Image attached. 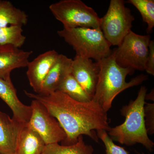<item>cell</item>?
Wrapping results in <instances>:
<instances>
[{
    "label": "cell",
    "instance_id": "cell-1",
    "mask_svg": "<svg viewBox=\"0 0 154 154\" xmlns=\"http://www.w3.org/2000/svg\"><path fill=\"white\" fill-rule=\"evenodd\" d=\"M24 92L29 98L43 104L56 119L66 135L61 145L74 144L83 135L99 142L95 130H105L107 132L110 128L107 112L93 100L86 103L78 102L59 91L48 96Z\"/></svg>",
    "mask_w": 154,
    "mask_h": 154
},
{
    "label": "cell",
    "instance_id": "cell-2",
    "mask_svg": "<svg viewBox=\"0 0 154 154\" xmlns=\"http://www.w3.org/2000/svg\"><path fill=\"white\" fill-rule=\"evenodd\" d=\"M99 63L100 71L93 100L106 112L112 107L113 99L118 94L127 89L140 85L148 79L147 75L141 74L126 82L127 76L133 74L134 72L117 64L113 50L109 56Z\"/></svg>",
    "mask_w": 154,
    "mask_h": 154
},
{
    "label": "cell",
    "instance_id": "cell-3",
    "mask_svg": "<svg viewBox=\"0 0 154 154\" xmlns=\"http://www.w3.org/2000/svg\"><path fill=\"white\" fill-rule=\"evenodd\" d=\"M146 93V87H141L135 100L122 108L121 114L125 117V121L120 125L110 128L107 132L112 139L121 144L131 146L140 143L152 152L154 143L149 137L145 124L144 106Z\"/></svg>",
    "mask_w": 154,
    "mask_h": 154
},
{
    "label": "cell",
    "instance_id": "cell-4",
    "mask_svg": "<svg viewBox=\"0 0 154 154\" xmlns=\"http://www.w3.org/2000/svg\"><path fill=\"white\" fill-rule=\"evenodd\" d=\"M57 33L72 47L76 55L99 62L109 56L112 52L111 46L100 29L63 28Z\"/></svg>",
    "mask_w": 154,
    "mask_h": 154
},
{
    "label": "cell",
    "instance_id": "cell-5",
    "mask_svg": "<svg viewBox=\"0 0 154 154\" xmlns=\"http://www.w3.org/2000/svg\"><path fill=\"white\" fill-rule=\"evenodd\" d=\"M49 8L63 28L100 29L101 18L93 8L81 0H61L51 5Z\"/></svg>",
    "mask_w": 154,
    "mask_h": 154
},
{
    "label": "cell",
    "instance_id": "cell-6",
    "mask_svg": "<svg viewBox=\"0 0 154 154\" xmlns=\"http://www.w3.org/2000/svg\"><path fill=\"white\" fill-rule=\"evenodd\" d=\"M123 0H111L106 14L101 18L100 29L111 46H119L131 31L135 20Z\"/></svg>",
    "mask_w": 154,
    "mask_h": 154
},
{
    "label": "cell",
    "instance_id": "cell-7",
    "mask_svg": "<svg viewBox=\"0 0 154 154\" xmlns=\"http://www.w3.org/2000/svg\"><path fill=\"white\" fill-rule=\"evenodd\" d=\"M150 40L149 34L139 35L131 31L120 45L113 49L116 63L121 67L134 72L145 70Z\"/></svg>",
    "mask_w": 154,
    "mask_h": 154
},
{
    "label": "cell",
    "instance_id": "cell-8",
    "mask_svg": "<svg viewBox=\"0 0 154 154\" xmlns=\"http://www.w3.org/2000/svg\"><path fill=\"white\" fill-rule=\"evenodd\" d=\"M32 114L27 125L41 137L45 145L63 141L66 134L60 124L43 104L33 99Z\"/></svg>",
    "mask_w": 154,
    "mask_h": 154
},
{
    "label": "cell",
    "instance_id": "cell-9",
    "mask_svg": "<svg viewBox=\"0 0 154 154\" xmlns=\"http://www.w3.org/2000/svg\"><path fill=\"white\" fill-rule=\"evenodd\" d=\"M100 66L99 62L76 55L73 60L71 74L92 98L98 83Z\"/></svg>",
    "mask_w": 154,
    "mask_h": 154
},
{
    "label": "cell",
    "instance_id": "cell-10",
    "mask_svg": "<svg viewBox=\"0 0 154 154\" xmlns=\"http://www.w3.org/2000/svg\"><path fill=\"white\" fill-rule=\"evenodd\" d=\"M59 54L55 50H51L29 61L27 67V75L30 86L36 94H39L41 91L44 80Z\"/></svg>",
    "mask_w": 154,
    "mask_h": 154
},
{
    "label": "cell",
    "instance_id": "cell-11",
    "mask_svg": "<svg viewBox=\"0 0 154 154\" xmlns=\"http://www.w3.org/2000/svg\"><path fill=\"white\" fill-rule=\"evenodd\" d=\"M33 54L12 45H0V78L12 81L11 72L15 69L27 67Z\"/></svg>",
    "mask_w": 154,
    "mask_h": 154
},
{
    "label": "cell",
    "instance_id": "cell-12",
    "mask_svg": "<svg viewBox=\"0 0 154 154\" xmlns=\"http://www.w3.org/2000/svg\"><path fill=\"white\" fill-rule=\"evenodd\" d=\"M24 124L0 111V154H14Z\"/></svg>",
    "mask_w": 154,
    "mask_h": 154
},
{
    "label": "cell",
    "instance_id": "cell-13",
    "mask_svg": "<svg viewBox=\"0 0 154 154\" xmlns=\"http://www.w3.org/2000/svg\"><path fill=\"white\" fill-rule=\"evenodd\" d=\"M72 60L63 54H59L38 94L48 96L57 91L64 80L71 74Z\"/></svg>",
    "mask_w": 154,
    "mask_h": 154
},
{
    "label": "cell",
    "instance_id": "cell-14",
    "mask_svg": "<svg viewBox=\"0 0 154 154\" xmlns=\"http://www.w3.org/2000/svg\"><path fill=\"white\" fill-rule=\"evenodd\" d=\"M0 98L13 111V118L22 123L28 124L32 114V108L31 106L24 105L19 100L12 81L0 78Z\"/></svg>",
    "mask_w": 154,
    "mask_h": 154
},
{
    "label": "cell",
    "instance_id": "cell-15",
    "mask_svg": "<svg viewBox=\"0 0 154 154\" xmlns=\"http://www.w3.org/2000/svg\"><path fill=\"white\" fill-rule=\"evenodd\" d=\"M45 146L39 134L27 124L20 134L14 154H41Z\"/></svg>",
    "mask_w": 154,
    "mask_h": 154
},
{
    "label": "cell",
    "instance_id": "cell-16",
    "mask_svg": "<svg viewBox=\"0 0 154 154\" xmlns=\"http://www.w3.org/2000/svg\"><path fill=\"white\" fill-rule=\"evenodd\" d=\"M28 22V16L25 11L16 8L10 1L0 0V27H23Z\"/></svg>",
    "mask_w": 154,
    "mask_h": 154
},
{
    "label": "cell",
    "instance_id": "cell-17",
    "mask_svg": "<svg viewBox=\"0 0 154 154\" xmlns=\"http://www.w3.org/2000/svg\"><path fill=\"white\" fill-rule=\"evenodd\" d=\"M94 152L93 146L86 144L81 135L76 143L72 145H60L58 143L46 145L41 154H93Z\"/></svg>",
    "mask_w": 154,
    "mask_h": 154
},
{
    "label": "cell",
    "instance_id": "cell-18",
    "mask_svg": "<svg viewBox=\"0 0 154 154\" xmlns=\"http://www.w3.org/2000/svg\"><path fill=\"white\" fill-rule=\"evenodd\" d=\"M57 91L62 92L78 102L86 103L93 100V98L85 91L71 74L64 80Z\"/></svg>",
    "mask_w": 154,
    "mask_h": 154
},
{
    "label": "cell",
    "instance_id": "cell-19",
    "mask_svg": "<svg viewBox=\"0 0 154 154\" xmlns=\"http://www.w3.org/2000/svg\"><path fill=\"white\" fill-rule=\"evenodd\" d=\"M23 33L22 26L0 27V45H9L20 48L26 39Z\"/></svg>",
    "mask_w": 154,
    "mask_h": 154
},
{
    "label": "cell",
    "instance_id": "cell-20",
    "mask_svg": "<svg viewBox=\"0 0 154 154\" xmlns=\"http://www.w3.org/2000/svg\"><path fill=\"white\" fill-rule=\"evenodd\" d=\"M126 2L133 5L140 13L143 22L147 25V32L150 33L154 27V0H128Z\"/></svg>",
    "mask_w": 154,
    "mask_h": 154
},
{
    "label": "cell",
    "instance_id": "cell-21",
    "mask_svg": "<svg viewBox=\"0 0 154 154\" xmlns=\"http://www.w3.org/2000/svg\"><path fill=\"white\" fill-rule=\"evenodd\" d=\"M97 135L105 145L106 154H129V152L123 147L119 146L113 143V140L109 137L105 130L97 131Z\"/></svg>",
    "mask_w": 154,
    "mask_h": 154
},
{
    "label": "cell",
    "instance_id": "cell-22",
    "mask_svg": "<svg viewBox=\"0 0 154 154\" xmlns=\"http://www.w3.org/2000/svg\"><path fill=\"white\" fill-rule=\"evenodd\" d=\"M145 124L148 134L154 133V104L145 103L144 106Z\"/></svg>",
    "mask_w": 154,
    "mask_h": 154
},
{
    "label": "cell",
    "instance_id": "cell-23",
    "mask_svg": "<svg viewBox=\"0 0 154 154\" xmlns=\"http://www.w3.org/2000/svg\"><path fill=\"white\" fill-rule=\"evenodd\" d=\"M145 71L149 74L154 75V40H151L149 46V54L146 63Z\"/></svg>",
    "mask_w": 154,
    "mask_h": 154
},
{
    "label": "cell",
    "instance_id": "cell-24",
    "mask_svg": "<svg viewBox=\"0 0 154 154\" xmlns=\"http://www.w3.org/2000/svg\"><path fill=\"white\" fill-rule=\"evenodd\" d=\"M154 90L153 89V90L151 91L150 93L149 94H146L145 100L146 99H147V100H152V101H154Z\"/></svg>",
    "mask_w": 154,
    "mask_h": 154
},
{
    "label": "cell",
    "instance_id": "cell-25",
    "mask_svg": "<svg viewBox=\"0 0 154 154\" xmlns=\"http://www.w3.org/2000/svg\"><path fill=\"white\" fill-rule=\"evenodd\" d=\"M138 154H145L143 152L142 153H140L137 152Z\"/></svg>",
    "mask_w": 154,
    "mask_h": 154
},
{
    "label": "cell",
    "instance_id": "cell-26",
    "mask_svg": "<svg viewBox=\"0 0 154 154\" xmlns=\"http://www.w3.org/2000/svg\"></svg>",
    "mask_w": 154,
    "mask_h": 154
}]
</instances>
